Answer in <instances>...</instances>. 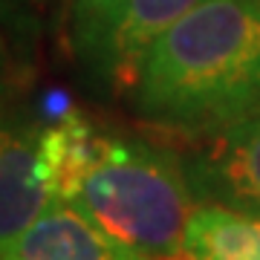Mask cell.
<instances>
[{
    "label": "cell",
    "instance_id": "3957f363",
    "mask_svg": "<svg viewBox=\"0 0 260 260\" xmlns=\"http://www.w3.org/2000/svg\"><path fill=\"white\" fill-rule=\"evenodd\" d=\"M182 165L197 203L260 220V110L197 136Z\"/></svg>",
    "mask_w": 260,
    "mask_h": 260
},
{
    "label": "cell",
    "instance_id": "30bf717a",
    "mask_svg": "<svg viewBox=\"0 0 260 260\" xmlns=\"http://www.w3.org/2000/svg\"><path fill=\"white\" fill-rule=\"evenodd\" d=\"M41 3L44 0H0V23L20 32H32Z\"/></svg>",
    "mask_w": 260,
    "mask_h": 260
},
{
    "label": "cell",
    "instance_id": "9c48e42d",
    "mask_svg": "<svg viewBox=\"0 0 260 260\" xmlns=\"http://www.w3.org/2000/svg\"><path fill=\"white\" fill-rule=\"evenodd\" d=\"M127 0H70L67 6V38L84 67L102 78V64L113 29Z\"/></svg>",
    "mask_w": 260,
    "mask_h": 260
},
{
    "label": "cell",
    "instance_id": "7a4b0ae2",
    "mask_svg": "<svg viewBox=\"0 0 260 260\" xmlns=\"http://www.w3.org/2000/svg\"><path fill=\"white\" fill-rule=\"evenodd\" d=\"M194 203L182 156L139 136L110 133L102 162L81 185L73 208L153 260H188L185 234Z\"/></svg>",
    "mask_w": 260,
    "mask_h": 260
},
{
    "label": "cell",
    "instance_id": "52a82bcc",
    "mask_svg": "<svg viewBox=\"0 0 260 260\" xmlns=\"http://www.w3.org/2000/svg\"><path fill=\"white\" fill-rule=\"evenodd\" d=\"M203 3L205 0H127L107 41L102 81H113L116 87L133 93L150 47Z\"/></svg>",
    "mask_w": 260,
    "mask_h": 260
},
{
    "label": "cell",
    "instance_id": "8992f818",
    "mask_svg": "<svg viewBox=\"0 0 260 260\" xmlns=\"http://www.w3.org/2000/svg\"><path fill=\"white\" fill-rule=\"evenodd\" d=\"M110 133H102L78 110H67L41 136L38 171L52 203L73 205L87 177L95 171L107 150Z\"/></svg>",
    "mask_w": 260,
    "mask_h": 260
},
{
    "label": "cell",
    "instance_id": "8fae6325",
    "mask_svg": "<svg viewBox=\"0 0 260 260\" xmlns=\"http://www.w3.org/2000/svg\"><path fill=\"white\" fill-rule=\"evenodd\" d=\"M0 102H3V49H0Z\"/></svg>",
    "mask_w": 260,
    "mask_h": 260
},
{
    "label": "cell",
    "instance_id": "ba28073f",
    "mask_svg": "<svg viewBox=\"0 0 260 260\" xmlns=\"http://www.w3.org/2000/svg\"><path fill=\"white\" fill-rule=\"evenodd\" d=\"M188 260H260V220L197 205L185 234Z\"/></svg>",
    "mask_w": 260,
    "mask_h": 260
},
{
    "label": "cell",
    "instance_id": "6da1fadb",
    "mask_svg": "<svg viewBox=\"0 0 260 260\" xmlns=\"http://www.w3.org/2000/svg\"><path fill=\"white\" fill-rule=\"evenodd\" d=\"M133 110L188 136L260 110V0H205L168 29L142 61Z\"/></svg>",
    "mask_w": 260,
    "mask_h": 260
},
{
    "label": "cell",
    "instance_id": "5b68a950",
    "mask_svg": "<svg viewBox=\"0 0 260 260\" xmlns=\"http://www.w3.org/2000/svg\"><path fill=\"white\" fill-rule=\"evenodd\" d=\"M0 260H153L142 251L130 249L93 220H87L78 208L67 203H49V208Z\"/></svg>",
    "mask_w": 260,
    "mask_h": 260
},
{
    "label": "cell",
    "instance_id": "277c9868",
    "mask_svg": "<svg viewBox=\"0 0 260 260\" xmlns=\"http://www.w3.org/2000/svg\"><path fill=\"white\" fill-rule=\"evenodd\" d=\"M41 136L26 121L0 124V257L52 203L38 171Z\"/></svg>",
    "mask_w": 260,
    "mask_h": 260
}]
</instances>
